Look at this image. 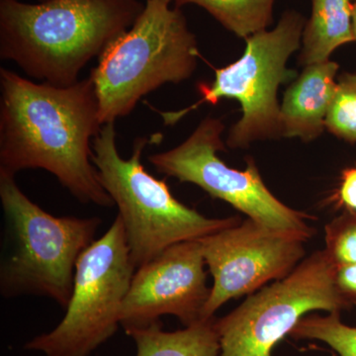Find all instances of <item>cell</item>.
Listing matches in <instances>:
<instances>
[{"label":"cell","mask_w":356,"mask_h":356,"mask_svg":"<svg viewBox=\"0 0 356 356\" xmlns=\"http://www.w3.org/2000/svg\"><path fill=\"white\" fill-rule=\"evenodd\" d=\"M0 88V172L41 168L81 202L112 207L91 161L103 125L90 77L57 86L1 67Z\"/></svg>","instance_id":"1"},{"label":"cell","mask_w":356,"mask_h":356,"mask_svg":"<svg viewBox=\"0 0 356 356\" xmlns=\"http://www.w3.org/2000/svg\"><path fill=\"white\" fill-rule=\"evenodd\" d=\"M144 7L139 0H0V58L32 79L72 86Z\"/></svg>","instance_id":"2"},{"label":"cell","mask_w":356,"mask_h":356,"mask_svg":"<svg viewBox=\"0 0 356 356\" xmlns=\"http://www.w3.org/2000/svg\"><path fill=\"white\" fill-rule=\"evenodd\" d=\"M159 140L158 135L136 140L128 159L117 149L114 123L104 124L92 140L91 161L103 188L118 207L117 216L123 222L136 269L170 245L200 240L241 222L238 217L208 218L187 207L172 195L165 180L145 170L143 151Z\"/></svg>","instance_id":"3"},{"label":"cell","mask_w":356,"mask_h":356,"mask_svg":"<svg viewBox=\"0 0 356 356\" xmlns=\"http://www.w3.org/2000/svg\"><path fill=\"white\" fill-rule=\"evenodd\" d=\"M199 58L181 9L168 0H147L132 27L105 48L90 72L102 125L127 116L163 84L191 79Z\"/></svg>","instance_id":"4"},{"label":"cell","mask_w":356,"mask_h":356,"mask_svg":"<svg viewBox=\"0 0 356 356\" xmlns=\"http://www.w3.org/2000/svg\"><path fill=\"white\" fill-rule=\"evenodd\" d=\"M0 201L9 243L0 268L2 296L36 295L67 308L77 261L102 220L54 216L25 195L14 175L1 172Z\"/></svg>","instance_id":"5"},{"label":"cell","mask_w":356,"mask_h":356,"mask_svg":"<svg viewBox=\"0 0 356 356\" xmlns=\"http://www.w3.org/2000/svg\"><path fill=\"white\" fill-rule=\"evenodd\" d=\"M305 24L301 14L287 11L274 29L248 37L242 57L215 70L213 83L199 84L197 102L178 111L159 112L165 125H175L203 104L216 105L229 98L240 103L242 111V118L232 126L227 138L229 147L242 149L255 140L282 137L278 88L294 74L286 65L301 46Z\"/></svg>","instance_id":"6"},{"label":"cell","mask_w":356,"mask_h":356,"mask_svg":"<svg viewBox=\"0 0 356 356\" xmlns=\"http://www.w3.org/2000/svg\"><path fill=\"white\" fill-rule=\"evenodd\" d=\"M136 268L125 229L115 218L79 257L67 313L60 324L25 344L46 356H89L116 334Z\"/></svg>","instance_id":"7"},{"label":"cell","mask_w":356,"mask_h":356,"mask_svg":"<svg viewBox=\"0 0 356 356\" xmlns=\"http://www.w3.org/2000/svg\"><path fill=\"white\" fill-rule=\"evenodd\" d=\"M348 309L334 286V264L325 250L303 259L286 277L250 294L215 325L220 356H271L306 314Z\"/></svg>","instance_id":"8"},{"label":"cell","mask_w":356,"mask_h":356,"mask_svg":"<svg viewBox=\"0 0 356 356\" xmlns=\"http://www.w3.org/2000/svg\"><path fill=\"white\" fill-rule=\"evenodd\" d=\"M221 119L207 117L179 146L152 154L149 163L159 172L179 181L197 185L213 198L220 199L247 215L248 219L270 228L313 234L305 213L288 207L264 184L254 159L238 170L222 161L225 151Z\"/></svg>","instance_id":"9"},{"label":"cell","mask_w":356,"mask_h":356,"mask_svg":"<svg viewBox=\"0 0 356 356\" xmlns=\"http://www.w3.org/2000/svg\"><path fill=\"white\" fill-rule=\"evenodd\" d=\"M312 236L248 219L200 238L204 261L214 280L202 320L214 318L229 300L286 277L305 257L304 245Z\"/></svg>","instance_id":"10"},{"label":"cell","mask_w":356,"mask_h":356,"mask_svg":"<svg viewBox=\"0 0 356 356\" xmlns=\"http://www.w3.org/2000/svg\"><path fill=\"white\" fill-rule=\"evenodd\" d=\"M202 248L198 241L170 245L136 269L124 300L120 324L125 332L177 317L185 327L202 320L210 297Z\"/></svg>","instance_id":"11"},{"label":"cell","mask_w":356,"mask_h":356,"mask_svg":"<svg viewBox=\"0 0 356 356\" xmlns=\"http://www.w3.org/2000/svg\"><path fill=\"white\" fill-rule=\"evenodd\" d=\"M339 67L331 60L307 65L290 86L280 105L282 137L310 142L322 135L336 92Z\"/></svg>","instance_id":"12"},{"label":"cell","mask_w":356,"mask_h":356,"mask_svg":"<svg viewBox=\"0 0 356 356\" xmlns=\"http://www.w3.org/2000/svg\"><path fill=\"white\" fill-rule=\"evenodd\" d=\"M353 13V0H312L311 17L302 35L300 65L327 62L339 47L355 42Z\"/></svg>","instance_id":"13"},{"label":"cell","mask_w":356,"mask_h":356,"mask_svg":"<svg viewBox=\"0 0 356 356\" xmlns=\"http://www.w3.org/2000/svg\"><path fill=\"white\" fill-rule=\"evenodd\" d=\"M216 318L199 321L175 332L163 331L161 321L126 332L137 348L136 356H220Z\"/></svg>","instance_id":"14"},{"label":"cell","mask_w":356,"mask_h":356,"mask_svg":"<svg viewBox=\"0 0 356 356\" xmlns=\"http://www.w3.org/2000/svg\"><path fill=\"white\" fill-rule=\"evenodd\" d=\"M175 6L195 4L202 7L227 30L247 39L267 29L273 21L275 0H168Z\"/></svg>","instance_id":"15"},{"label":"cell","mask_w":356,"mask_h":356,"mask_svg":"<svg viewBox=\"0 0 356 356\" xmlns=\"http://www.w3.org/2000/svg\"><path fill=\"white\" fill-rule=\"evenodd\" d=\"M290 336L295 339H316L331 346L339 356H356V327L343 324L341 313L302 318Z\"/></svg>","instance_id":"16"},{"label":"cell","mask_w":356,"mask_h":356,"mask_svg":"<svg viewBox=\"0 0 356 356\" xmlns=\"http://www.w3.org/2000/svg\"><path fill=\"white\" fill-rule=\"evenodd\" d=\"M325 128L339 139L356 143V74H343L325 118Z\"/></svg>","instance_id":"17"},{"label":"cell","mask_w":356,"mask_h":356,"mask_svg":"<svg viewBox=\"0 0 356 356\" xmlns=\"http://www.w3.org/2000/svg\"><path fill=\"white\" fill-rule=\"evenodd\" d=\"M325 232V250L334 266L356 264V212L344 211Z\"/></svg>","instance_id":"18"},{"label":"cell","mask_w":356,"mask_h":356,"mask_svg":"<svg viewBox=\"0 0 356 356\" xmlns=\"http://www.w3.org/2000/svg\"><path fill=\"white\" fill-rule=\"evenodd\" d=\"M334 286L348 309L356 307V264L334 266Z\"/></svg>","instance_id":"19"},{"label":"cell","mask_w":356,"mask_h":356,"mask_svg":"<svg viewBox=\"0 0 356 356\" xmlns=\"http://www.w3.org/2000/svg\"><path fill=\"white\" fill-rule=\"evenodd\" d=\"M332 200L346 211L356 212V165L346 168L341 172L339 188Z\"/></svg>","instance_id":"20"},{"label":"cell","mask_w":356,"mask_h":356,"mask_svg":"<svg viewBox=\"0 0 356 356\" xmlns=\"http://www.w3.org/2000/svg\"><path fill=\"white\" fill-rule=\"evenodd\" d=\"M353 36H355V41H356V0L353 2Z\"/></svg>","instance_id":"21"},{"label":"cell","mask_w":356,"mask_h":356,"mask_svg":"<svg viewBox=\"0 0 356 356\" xmlns=\"http://www.w3.org/2000/svg\"><path fill=\"white\" fill-rule=\"evenodd\" d=\"M40 1H41V2H43V1H48V0H40Z\"/></svg>","instance_id":"22"},{"label":"cell","mask_w":356,"mask_h":356,"mask_svg":"<svg viewBox=\"0 0 356 356\" xmlns=\"http://www.w3.org/2000/svg\"><path fill=\"white\" fill-rule=\"evenodd\" d=\"M332 356H336V355H332Z\"/></svg>","instance_id":"23"}]
</instances>
